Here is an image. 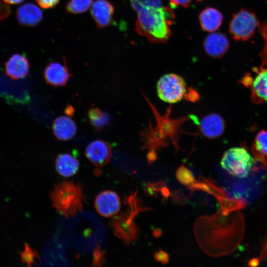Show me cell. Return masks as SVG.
I'll return each mask as SVG.
<instances>
[{"instance_id": "6da1fadb", "label": "cell", "mask_w": 267, "mask_h": 267, "mask_svg": "<svg viewBox=\"0 0 267 267\" xmlns=\"http://www.w3.org/2000/svg\"><path fill=\"white\" fill-rule=\"evenodd\" d=\"M137 12L135 30L150 42L165 43L172 35L170 26L175 19L171 7L162 0H130Z\"/></svg>"}, {"instance_id": "7a4b0ae2", "label": "cell", "mask_w": 267, "mask_h": 267, "mask_svg": "<svg viewBox=\"0 0 267 267\" xmlns=\"http://www.w3.org/2000/svg\"><path fill=\"white\" fill-rule=\"evenodd\" d=\"M53 208L65 218H72L83 210L85 199L81 185L65 180L54 185L49 193Z\"/></svg>"}, {"instance_id": "3957f363", "label": "cell", "mask_w": 267, "mask_h": 267, "mask_svg": "<svg viewBox=\"0 0 267 267\" xmlns=\"http://www.w3.org/2000/svg\"><path fill=\"white\" fill-rule=\"evenodd\" d=\"M255 164L250 153L242 147H233L226 150L221 161L222 168L230 175L240 178L246 177Z\"/></svg>"}, {"instance_id": "277c9868", "label": "cell", "mask_w": 267, "mask_h": 267, "mask_svg": "<svg viewBox=\"0 0 267 267\" xmlns=\"http://www.w3.org/2000/svg\"><path fill=\"white\" fill-rule=\"evenodd\" d=\"M157 92L159 98L168 103H175L183 97L186 85L184 79L175 73L163 75L157 82Z\"/></svg>"}, {"instance_id": "5b68a950", "label": "cell", "mask_w": 267, "mask_h": 267, "mask_svg": "<svg viewBox=\"0 0 267 267\" xmlns=\"http://www.w3.org/2000/svg\"><path fill=\"white\" fill-rule=\"evenodd\" d=\"M259 24L254 12L242 9L233 15L229 32L235 40L247 41L254 35Z\"/></svg>"}, {"instance_id": "8992f818", "label": "cell", "mask_w": 267, "mask_h": 267, "mask_svg": "<svg viewBox=\"0 0 267 267\" xmlns=\"http://www.w3.org/2000/svg\"><path fill=\"white\" fill-rule=\"evenodd\" d=\"M94 207L97 212L102 217L114 216L119 212L121 208L120 197L115 191H103L96 196Z\"/></svg>"}, {"instance_id": "52a82bcc", "label": "cell", "mask_w": 267, "mask_h": 267, "mask_svg": "<svg viewBox=\"0 0 267 267\" xmlns=\"http://www.w3.org/2000/svg\"><path fill=\"white\" fill-rule=\"evenodd\" d=\"M85 155L94 166L101 167L109 163L112 156V149L107 142L97 139L88 145Z\"/></svg>"}, {"instance_id": "ba28073f", "label": "cell", "mask_w": 267, "mask_h": 267, "mask_svg": "<svg viewBox=\"0 0 267 267\" xmlns=\"http://www.w3.org/2000/svg\"><path fill=\"white\" fill-rule=\"evenodd\" d=\"M109 224L115 235L126 244L135 240L136 231L131 221L130 215L125 213L114 216L110 220Z\"/></svg>"}, {"instance_id": "9c48e42d", "label": "cell", "mask_w": 267, "mask_h": 267, "mask_svg": "<svg viewBox=\"0 0 267 267\" xmlns=\"http://www.w3.org/2000/svg\"><path fill=\"white\" fill-rule=\"evenodd\" d=\"M44 75L46 82L49 85L61 87L66 84L71 74L65 62H52L47 64Z\"/></svg>"}, {"instance_id": "30bf717a", "label": "cell", "mask_w": 267, "mask_h": 267, "mask_svg": "<svg viewBox=\"0 0 267 267\" xmlns=\"http://www.w3.org/2000/svg\"><path fill=\"white\" fill-rule=\"evenodd\" d=\"M257 74L253 79L247 76L244 84L251 88L252 99L256 102H267V68L255 70Z\"/></svg>"}, {"instance_id": "8fae6325", "label": "cell", "mask_w": 267, "mask_h": 267, "mask_svg": "<svg viewBox=\"0 0 267 267\" xmlns=\"http://www.w3.org/2000/svg\"><path fill=\"white\" fill-rule=\"evenodd\" d=\"M225 122L222 117L217 113H210L204 116L200 121L199 128L201 134L208 138H215L221 136L225 130Z\"/></svg>"}, {"instance_id": "7c38bea8", "label": "cell", "mask_w": 267, "mask_h": 267, "mask_svg": "<svg viewBox=\"0 0 267 267\" xmlns=\"http://www.w3.org/2000/svg\"><path fill=\"white\" fill-rule=\"evenodd\" d=\"M113 13V6L107 0H95L91 4V17L100 28L107 27L112 24Z\"/></svg>"}, {"instance_id": "4fadbf2b", "label": "cell", "mask_w": 267, "mask_h": 267, "mask_svg": "<svg viewBox=\"0 0 267 267\" xmlns=\"http://www.w3.org/2000/svg\"><path fill=\"white\" fill-rule=\"evenodd\" d=\"M229 42L227 37L221 33H213L208 35L204 43L206 53L214 58H220L227 51Z\"/></svg>"}, {"instance_id": "5bb4252c", "label": "cell", "mask_w": 267, "mask_h": 267, "mask_svg": "<svg viewBox=\"0 0 267 267\" xmlns=\"http://www.w3.org/2000/svg\"><path fill=\"white\" fill-rule=\"evenodd\" d=\"M6 74L12 79L26 77L29 73L30 63L25 55L14 54L4 63Z\"/></svg>"}, {"instance_id": "9a60e30c", "label": "cell", "mask_w": 267, "mask_h": 267, "mask_svg": "<svg viewBox=\"0 0 267 267\" xmlns=\"http://www.w3.org/2000/svg\"><path fill=\"white\" fill-rule=\"evenodd\" d=\"M16 18L19 24L26 27H34L43 19L42 11L32 3H26L20 6L16 10Z\"/></svg>"}, {"instance_id": "2e32d148", "label": "cell", "mask_w": 267, "mask_h": 267, "mask_svg": "<svg viewBox=\"0 0 267 267\" xmlns=\"http://www.w3.org/2000/svg\"><path fill=\"white\" fill-rule=\"evenodd\" d=\"M52 128L56 138L62 141L72 139L75 135L77 130L74 121L65 116H60L55 118Z\"/></svg>"}, {"instance_id": "e0dca14e", "label": "cell", "mask_w": 267, "mask_h": 267, "mask_svg": "<svg viewBox=\"0 0 267 267\" xmlns=\"http://www.w3.org/2000/svg\"><path fill=\"white\" fill-rule=\"evenodd\" d=\"M57 172L65 178H69L75 175L80 167L77 158L68 153L57 155L55 162Z\"/></svg>"}, {"instance_id": "ac0fdd59", "label": "cell", "mask_w": 267, "mask_h": 267, "mask_svg": "<svg viewBox=\"0 0 267 267\" xmlns=\"http://www.w3.org/2000/svg\"><path fill=\"white\" fill-rule=\"evenodd\" d=\"M223 15L221 11L213 7H207L199 15L201 28L207 32H214L221 26Z\"/></svg>"}, {"instance_id": "d6986e66", "label": "cell", "mask_w": 267, "mask_h": 267, "mask_svg": "<svg viewBox=\"0 0 267 267\" xmlns=\"http://www.w3.org/2000/svg\"><path fill=\"white\" fill-rule=\"evenodd\" d=\"M88 117L90 125L96 131L105 128L110 123L109 114L97 107L89 108Z\"/></svg>"}, {"instance_id": "ffe728a7", "label": "cell", "mask_w": 267, "mask_h": 267, "mask_svg": "<svg viewBox=\"0 0 267 267\" xmlns=\"http://www.w3.org/2000/svg\"><path fill=\"white\" fill-rule=\"evenodd\" d=\"M92 0H70L66 6L70 13L79 14L86 12L91 7Z\"/></svg>"}, {"instance_id": "44dd1931", "label": "cell", "mask_w": 267, "mask_h": 267, "mask_svg": "<svg viewBox=\"0 0 267 267\" xmlns=\"http://www.w3.org/2000/svg\"><path fill=\"white\" fill-rule=\"evenodd\" d=\"M254 147L260 154L267 156V131L262 130L257 134L254 140Z\"/></svg>"}, {"instance_id": "7402d4cb", "label": "cell", "mask_w": 267, "mask_h": 267, "mask_svg": "<svg viewBox=\"0 0 267 267\" xmlns=\"http://www.w3.org/2000/svg\"><path fill=\"white\" fill-rule=\"evenodd\" d=\"M22 262L28 267H33L35 260L38 258L37 252L28 244H26L24 250L20 253Z\"/></svg>"}, {"instance_id": "603a6c76", "label": "cell", "mask_w": 267, "mask_h": 267, "mask_svg": "<svg viewBox=\"0 0 267 267\" xmlns=\"http://www.w3.org/2000/svg\"><path fill=\"white\" fill-rule=\"evenodd\" d=\"M105 262V257L103 251L100 246L96 245L93 251V260L91 267H102Z\"/></svg>"}, {"instance_id": "cb8c5ba5", "label": "cell", "mask_w": 267, "mask_h": 267, "mask_svg": "<svg viewBox=\"0 0 267 267\" xmlns=\"http://www.w3.org/2000/svg\"><path fill=\"white\" fill-rule=\"evenodd\" d=\"M177 178L183 184H189L193 180L192 175L185 168H180L177 172Z\"/></svg>"}, {"instance_id": "d4e9b609", "label": "cell", "mask_w": 267, "mask_h": 267, "mask_svg": "<svg viewBox=\"0 0 267 267\" xmlns=\"http://www.w3.org/2000/svg\"><path fill=\"white\" fill-rule=\"evenodd\" d=\"M10 13L9 4L3 0H0V21L6 19L9 16Z\"/></svg>"}, {"instance_id": "484cf974", "label": "cell", "mask_w": 267, "mask_h": 267, "mask_svg": "<svg viewBox=\"0 0 267 267\" xmlns=\"http://www.w3.org/2000/svg\"><path fill=\"white\" fill-rule=\"evenodd\" d=\"M155 260L162 264H166L169 261V256L168 253L164 250H160L154 254Z\"/></svg>"}, {"instance_id": "4316f807", "label": "cell", "mask_w": 267, "mask_h": 267, "mask_svg": "<svg viewBox=\"0 0 267 267\" xmlns=\"http://www.w3.org/2000/svg\"><path fill=\"white\" fill-rule=\"evenodd\" d=\"M35 1L41 7L48 9L55 6L60 0H35Z\"/></svg>"}, {"instance_id": "83f0119b", "label": "cell", "mask_w": 267, "mask_h": 267, "mask_svg": "<svg viewBox=\"0 0 267 267\" xmlns=\"http://www.w3.org/2000/svg\"><path fill=\"white\" fill-rule=\"evenodd\" d=\"M172 7L180 5L184 8H187L191 4L193 0H169ZM196 1H201L203 0H194Z\"/></svg>"}, {"instance_id": "f1b7e54d", "label": "cell", "mask_w": 267, "mask_h": 267, "mask_svg": "<svg viewBox=\"0 0 267 267\" xmlns=\"http://www.w3.org/2000/svg\"><path fill=\"white\" fill-rule=\"evenodd\" d=\"M260 259L264 261L267 260V239L263 246L260 254Z\"/></svg>"}, {"instance_id": "f546056e", "label": "cell", "mask_w": 267, "mask_h": 267, "mask_svg": "<svg viewBox=\"0 0 267 267\" xmlns=\"http://www.w3.org/2000/svg\"><path fill=\"white\" fill-rule=\"evenodd\" d=\"M7 4H17L22 3L24 0H3Z\"/></svg>"}, {"instance_id": "4dcf8cb0", "label": "cell", "mask_w": 267, "mask_h": 267, "mask_svg": "<svg viewBox=\"0 0 267 267\" xmlns=\"http://www.w3.org/2000/svg\"><path fill=\"white\" fill-rule=\"evenodd\" d=\"M259 264V260L253 259L249 262V265L251 267H256Z\"/></svg>"}, {"instance_id": "1f68e13d", "label": "cell", "mask_w": 267, "mask_h": 267, "mask_svg": "<svg viewBox=\"0 0 267 267\" xmlns=\"http://www.w3.org/2000/svg\"><path fill=\"white\" fill-rule=\"evenodd\" d=\"M74 113L73 107L71 105H68L65 109V113L68 115H72Z\"/></svg>"}]
</instances>
